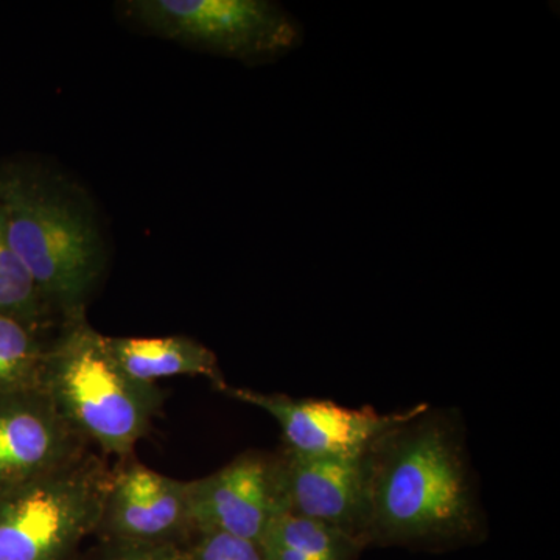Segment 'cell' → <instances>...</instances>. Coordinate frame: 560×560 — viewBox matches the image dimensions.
Instances as JSON below:
<instances>
[{"label": "cell", "instance_id": "4fadbf2b", "mask_svg": "<svg viewBox=\"0 0 560 560\" xmlns=\"http://www.w3.org/2000/svg\"><path fill=\"white\" fill-rule=\"evenodd\" d=\"M0 315L21 320L40 331L57 320L49 311L31 272L11 246L0 215Z\"/></svg>", "mask_w": 560, "mask_h": 560}, {"label": "cell", "instance_id": "30bf717a", "mask_svg": "<svg viewBox=\"0 0 560 560\" xmlns=\"http://www.w3.org/2000/svg\"><path fill=\"white\" fill-rule=\"evenodd\" d=\"M278 452L282 471L285 514L311 518L355 537H363V481L361 456H311L282 445Z\"/></svg>", "mask_w": 560, "mask_h": 560}, {"label": "cell", "instance_id": "3957f363", "mask_svg": "<svg viewBox=\"0 0 560 560\" xmlns=\"http://www.w3.org/2000/svg\"><path fill=\"white\" fill-rule=\"evenodd\" d=\"M39 388L88 445L128 459L164 404L160 386L132 381L86 313L60 320L47 341Z\"/></svg>", "mask_w": 560, "mask_h": 560}, {"label": "cell", "instance_id": "2e32d148", "mask_svg": "<svg viewBox=\"0 0 560 560\" xmlns=\"http://www.w3.org/2000/svg\"><path fill=\"white\" fill-rule=\"evenodd\" d=\"M95 560H187L186 545H103Z\"/></svg>", "mask_w": 560, "mask_h": 560}, {"label": "cell", "instance_id": "9c48e42d", "mask_svg": "<svg viewBox=\"0 0 560 560\" xmlns=\"http://www.w3.org/2000/svg\"><path fill=\"white\" fill-rule=\"evenodd\" d=\"M88 447L39 386L0 390V492L68 466Z\"/></svg>", "mask_w": 560, "mask_h": 560}, {"label": "cell", "instance_id": "6da1fadb", "mask_svg": "<svg viewBox=\"0 0 560 560\" xmlns=\"http://www.w3.org/2000/svg\"><path fill=\"white\" fill-rule=\"evenodd\" d=\"M360 459L366 547L441 551L480 541L488 530L455 408H407Z\"/></svg>", "mask_w": 560, "mask_h": 560}, {"label": "cell", "instance_id": "8fae6325", "mask_svg": "<svg viewBox=\"0 0 560 560\" xmlns=\"http://www.w3.org/2000/svg\"><path fill=\"white\" fill-rule=\"evenodd\" d=\"M106 346L120 370L142 385L173 377H205L219 390L228 385L217 353L186 335L106 337Z\"/></svg>", "mask_w": 560, "mask_h": 560}, {"label": "cell", "instance_id": "8992f818", "mask_svg": "<svg viewBox=\"0 0 560 560\" xmlns=\"http://www.w3.org/2000/svg\"><path fill=\"white\" fill-rule=\"evenodd\" d=\"M194 533H221L261 540L285 514L278 452L246 451L226 466L189 481Z\"/></svg>", "mask_w": 560, "mask_h": 560}, {"label": "cell", "instance_id": "5bb4252c", "mask_svg": "<svg viewBox=\"0 0 560 560\" xmlns=\"http://www.w3.org/2000/svg\"><path fill=\"white\" fill-rule=\"evenodd\" d=\"M46 331L0 315V390L38 388Z\"/></svg>", "mask_w": 560, "mask_h": 560}, {"label": "cell", "instance_id": "9a60e30c", "mask_svg": "<svg viewBox=\"0 0 560 560\" xmlns=\"http://www.w3.org/2000/svg\"><path fill=\"white\" fill-rule=\"evenodd\" d=\"M187 560H267L259 541L221 533H197L186 545Z\"/></svg>", "mask_w": 560, "mask_h": 560}, {"label": "cell", "instance_id": "52a82bcc", "mask_svg": "<svg viewBox=\"0 0 560 560\" xmlns=\"http://www.w3.org/2000/svg\"><path fill=\"white\" fill-rule=\"evenodd\" d=\"M189 481L140 463L109 471L94 536L103 545H184L194 537Z\"/></svg>", "mask_w": 560, "mask_h": 560}, {"label": "cell", "instance_id": "7c38bea8", "mask_svg": "<svg viewBox=\"0 0 560 560\" xmlns=\"http://www.w3.org/2000/svg\"><path fill=\"white\" fill-rule=\"evenodd\" d=\"M260 545L267 560H357L366 548L341 529L293 514L275 518Z\"/></svg>", "mask_w": 560, "mask_h": 560}, {"label": "cell", "instance_id": "7a4b0ae2", "mask_svg": "<svg viewBox=\"0 0 560 560\" xmlns=\"http://www.w3.org/2000/svg\"><path fill=\"white\" fill-rule=\"evenodd\" d=\"M0 215L58 323L84 315L109 261L90 191L49 162L7 158L0 160Z\"/></svg>", "mask_w": 560, "mask_h": 560}, {"label": "cell", "instance_id": "5b68a950", "mask_svg": "<svg viewBox=\"0 0 560 560\" xmlns=\"http://www.w3.org/2000/svg\"><path fill=\"white\" fill-rule=\"evenodd\" d=\"M124 10L150 35L246 66L278 61L304 40L301 22L271 0H131Z\"/></svg>", "mask_w": 560, "mask_h": 560}, {"label": "cell", "instance_id": "277c9868", "mask_svg": "<svg viewBox=\"0 0 560 560\" xmlns=\"http://www.w3.org/2000/svg\"><path fill=\"white\" fill-rule=\"evenodd\" d=\"M88 452L61 469L0 492V560H72L94 536L108 486Z\"/></svg>", "mask_w": 560, "mask_h": 560}, {"label": "cell", "instance_id": "ba28073f", "mask_svg": "<svg viewBox=\"0 0 560 560\" xmlns=\"http://www.w3.org/2000/svg\"><path fill=\"white\" fill-rule=\"evenodd\" d=\"M220 393L270 415L282 431V445L311 456H361L371 442L405 412L383 415L368 405L349 408L331 400L296 399L287 394L232 388L230 385Z\"/></svg>", "mask_w": 560, "mask_h": 560}]
</instances>
